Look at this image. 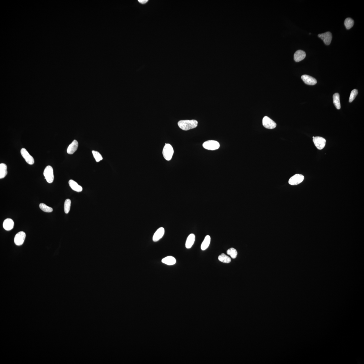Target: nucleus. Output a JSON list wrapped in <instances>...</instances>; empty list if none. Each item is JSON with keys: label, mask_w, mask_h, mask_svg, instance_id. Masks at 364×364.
Returning a JSON list of instances; mask_svg holds the SVG:
<instances>
[{"label": "nucleus", "mask_w": 364, "mask_h": 364, "mask_svg": "<svg viewBox=\"0 0 364 364\" xmlns=\"http://www.w3.org/2000/svg\"><path fill=\"white\" fill-rule=\"evenodd\" d=\"M198 122L195 120H182L179 121L178 125L181 129L188 131L197 127Z\"/></svg>", "instance_id": "nucleus-1"}, {"label": "nucleus", "mask_w": 364, "mask_h": 364, "mask_svg": "<svg viewBox=\"0 0 364 364\" xmlns=\"http://www.w3.org/2000/svg\"><path fill=\"white\" fill-rule=\"evenodd\" d=\"M174 153L172 147L169 144H167L164 146L163 150V155L164 158L167 161L171 160Z\"/></svg>", "instance_id": "nucleus-2"}, {"label": "nucleus", "mask_w": 364, "mask_h": 364, "mask_svg": "<svg viewBox=\"0 0 364 364\" xmlns=\"http://www.w3.org/2000/svg\"><path fill=\"white\" fill-rule=\"evenodd\" d=\"M44 175L48 183H51L54 181V170L51 166H48L46 167L44 171Z\"/></svg>", "instance_id": "nucleus-3"}, {"label": "nucleus", "mask_w": 364, "mask_h": 364, "mask_svg": "<svg viewBox=\"0 0 364 364\" xmlns=\"http://www.w3.org/2000/svg\"><path fill=\"white\" fill-rule=\"evenodd\" d=\"M203 148L206 150H214L218 149L220 147L219 143L216 141L209 140L204 142L203 145Z\"/></svg>", "instance_id": "nucleus-4"}, {"label": "nucleus", "mask_w": 364, "mask_h": 364, "mask_svg": "<svg viewBox=\"0 0 364 364\" xmlns=\"http://www.w3.org/2000/svg\"><path fill=\"white\" fill-rule=\"evenodd\" d=\"M263 125L265 128L269 129H272L276 127L277 124L274 121L267 116H265L263 118Z\"/></svg>", "instance_id": "nucleus-5"}, {"label": "nucleus", "mask_w": 364, "mask_h": 364, "mask_svg": "<svg viewBox=\"0 0 364 364\" xmlns=\"http://www.w3.org/2000/svg\"><path fill=\"white\" fill-rule=\"evenodd\" d=\"M304 179V176L302 174H296L291 178L289 183L291 185H297L302 183Z\"/></svg>", "instance_id": "nucleus-6"}, {"label": "nucleus", "mask_w": 364, "mask_h": 364, "mask_svg": "<svg viewBox=\"0 0 364 364\" xmlns=\"http://www.w3.org/2000/svg\"><path fill=\"white\" fill-rule=\"evenodd\" d=\"M313 138V143L318 150H321L325 147L326 140L324 138L320 136H316Z\"/></svg>", "instance_id": "nucleus-7"}, {"label": "nucleus", "mask_w": 364, "mask_h": 364, "mask_svg": "<svg viewBox=\"0 0 364 364\" xmlns=\"http://www.w3.org/2000/svg\"><path fill=\"white\" fill-rule=\"evenodd\" d=\"M26 237V234L23 231H20L18 233L14 238V242L17 246H21L23 244Z\"/></svg>", "instance_id": "nucleus-8"}, {"label": "nucleus", "mask_w": 364, "mask_h": 364, "mask_svg": "<svg viewBox=\"0 0 364 364\" xmlns=\"http://www.w3.org/2000/svg\"><path fill=\"white\" fill-rule=\"evenodd\" d=\"M21 155L26 162L29 165H32L34 163V159L30 155L28 152L24 148H22L21 150Z\"/></svg>", "instance_id": "nucleus-9"}, {"label": "nucleus", "mask_w": 364, "mask_h": 364, "mask_svg": "<svg viewBox=\"0 0 364 364\" xmlns=\"http://www.w3.org/2000/svg\"><path fill=\"white\" fill-rule=\"evenodd\" d=\"M318 37L320 38L324 43L327 45L330 44L332 39V35L330 32H327L318 35Z\"/></svg>", "instance_id": "nucleus-10"}, {"label": "nucleus", "mask_w": 364, "mask_h": 364, "mask_svg": "<svg viewBox=\"0 0 364 364\" xmlns=\"http://www.w3.org/2000/svg\"><path fill=\"white\" fill-rule=\"evenodd\" d=\"M301 78L303 81L307 85H313L317 83V81L315 78L309 75H303L302 76Z\"/></svg>", "instance_id": "nucleus-11"}, {"label": "nucleus", "mask_w": 364, "mask_h": 364, "mask_svg": "<svg viewBox=\"0 0 364 364\" xmlns=\"http://www.w3.org/2000/svg\"><path fill=\"white\" fill-rule=\"evenodd\" d=\"M165 233V229L163 227H161L158 229L153 235V240L154 242H157L159 241L164 236Z\"/></svg>", "instance_id": "nucleus-12"}, {"label": "nucleus", "mask_w": 364, "mask_h": 364, "mask_svg": "<svg viewBox=\"0 0 364 364\" xmlns=\"http://www.w3.org/2000/svg\"><path fill=\"white\" fill-rule=\"evenodd\" d=\"M78 146V143L76 140H74L72 143L68 146L67 152L68 153L72 155L77 150Z\"/></svg>", "instance_id": "nucleus-13"}, {"label": "nucleus", "mask_w": 364, "mask_h": 364, "mask_svg": "<svg viewBox=\"0 0 364 364\" xmlns=\"http://www.w3.org/2000/svg\"><path fill=\"white\" fill-rule=\"evenodd\" d=\"M14 225V222L11 219H7L3 222V226L4 229L7 231H10L13 228Z\"/></svg>", "instance_id": "nucleus-14"}, {"label": "nucleus", "mask_w": 364, "mask_h": 364, "mask_svg": "<svg viewBox=\"0 0 364 364\" xmlns=\"http://www.w3.org/2000/svg\"><path fill=\"white\" fill-rule=\"evenodd\" d=\"M306 57L305 51L302 50H298L294 54V59L296 62H298L304 59Z\"/></svg>", "instance_id": "nucleus-15"}, {"label": "nucleus", "mask_w": 364, "mask_h": 364, "mask_svg": "<svg viewBox=\"0 0 364 364\" xmlns=\"http://www.w3.org/2000/svg\"><path fill=\"white\" fill-rule=\"evenodd\" d=\"M195 236L193 234L189 235L187 238L186 243V247L187 249H190L193 246L195 241Z\"/></svg>", "instance_id": "nucleus-16"}, {"label": "nucleus", "mask_w": 364, "mask_h": 364, "mask_svg": "<svg viewBox=\"0 0 364 364\" xmlns=\"http://www.w3.org/2000/svg\"><path fill=\"white\" fill-rule=\"evenodd\" d=\"M69 186L73 190L77 192H81L83 190L82 187L79 185L76 182L71 179L69 181Z\"/></svg>", "instance_id": "nucleus-17"}, {"label": "nucleus", "mask_w": 364, "mask_h": 364, "mask_svg": "<svg viewBox=\"0 0 364 364\" xmlns=\"http://www.w3.org/2000/svg\"><path fill=\"white\" fill-rule=\"evenodd\" d=\"M161 262L167 265H172L176 263V260L173 256H169L164 258L162 260Z\"/></svg>", "instance_id": "nucleus-18"}, {"label": "nucleus", "mask_w": 364, "mask_h": 364, "mask_svg": "<svg viewBox=\"0 0 364 364\" xmlns=\"http://www.w3.org/2000/svg\"><path fill=\"white\" fill-rule=\"evenodd\" d=\"M211 238L210 236L207 235L205 237L203 242L201 245V249L203 251L206 250L209 247L210 244Z\"/></svg>", "instance_id": "nucleus-19"}, {"label": "nucleus", "mask_w": 364, "mask_h": 364, "mask_svg": "<svg viewBox=\"0 0 364 364\" xmlns=\"http://www.w3.org/2000/svg\"><path fill=\"white\" fill-rule=\"evenodd\" d=\"M7 167L4 163L0 164V178H4L7 174Z\"/></svg>", "instance_id": "nucleus-20"}, {"label": "nucleus", "mask_w": 364, "mask_h": 364, "mask_svg": "<svg viewBox=\"0 0 364 364\" xmlns=\"http://www.w3.org/2000/svg\"><path fill=\"white\" fill-rule=\"evenodd\" d=\"M333 103L335 107L338 109L341 108V103L340 98V95L338 93H335L333 95Z\"/></svg>", "instance_id": "nucleus-21"}, {"label": "nucleus", "mask_w": 364, "mask_h": 364, "mask_svg": "<svg viewBox=\"0 0 364 364\" xmlns=\"http://www.w3.org/2000/svg\"><path fill=\"white\" fill-rule=\"evenodd\" d=\"M218 259L220 261L226 263H229L231 261V258L223 253L219 255Z\"/></svg>", "instance_id": "nucleus-22"}, {"label": "nucleus", "mask_w": 364, "mask_h": 364, "mask_svg": "<svg viewBox=\"0 0 364 364\" xmlns=\"http://www.w3.org/2000/svg\"><path fill=\"white\" fill-rule=\"evenodd\" d=\"M354 24V20L350 18H346L344 22V24L346 28L349 29L352 28Z\"/></svg>", "instance_id": "nucleus-23"}, {"label": "nucleus", "mask_w": 364, "mask_h": 364, "mask_svg": "<svg viewBox=\"0 0 364 364\" xmlns=\"http://www.w3.org/2000/svg\"><path fill=\"white\" fill-rule=\"evenodd\" d=\"M227 254L229 255L233 259L236 258L237 256V252L236 250L233 248L229 249L227 250Z\"/></svg>", "instance_id": "nucleus-24"}, {"label": "nucleus", "mask_w": 364, "mask_h": 364, "mask_svg": "<svg viewBox=\"0 0 364 364\" xmlns=\"http://www.w3.org/2000/svg\"><path fill=\"white\" fill-rule=\"evenodd\" d=\"M71 203V202L70 199H67L65 200L64 203V211L65 214L69 213L70 210Z\"/></svg>", "instance_id": "nucleus-25"}, {"label": "nucleus", "mask_w": 364, "mask_h": 364, "mask_svg": "<svg viewBox=\"0 0 364 364\" xmlns=\"http://www.w3.org/2000/svg\"><path fill=\"white\" fill-rule=\"evenodd\" d=\"M39 206L40 208L45 212H51L53 211V209L51 207L47 206L44 203H40Z\"/></svg>", "instance_id": "nucleus-26"}, {"label": "nucleus", "mask_w": 364, "mask_h": 364, "mask_svg": "<svg viewBox=\"0 0 364 364\" xmlns=\"http://www.w3.org/2000/svg\"><path fill=\"white\" fill-rule=\"evenodd\" d=\"M92 153L96 161L98 162L103 160V158L102 155L98 151L93 150L92 151Z\"/></svg>", "instance_id": "nucleus-27"}, {"label": "nucleus", "mask_w": 364, "mask_h": 364, "mask_svg": "<svg viewBox=\"0 0 364 364\" xmlns=\"http://www.w3.org/2000/svg\"><path fill=\"white\" fill-rule=\"evenodd\" d=\"M358 92L357 90H354L352 91L351 93L350 97L349 98V102L350 103L353 102V101L355 99L356 96L358 95Z\"/></svg>", "instance_id": "nucleus-28"}, {"label": "nucleus", "mask_w": 364, "mask_h": 364, "mask_svg": "<svg viewBox=\"0 0 364 364\" xmlns=\"http://www.w3.org/2000/svg\"><path fill=\"white\" fill-rule=\"evenodd\" d=\"M138 1L141 4H145L148 1V0H138Z\"/></svg>", "instance_id": "nucleus-29"}]
</instances>
